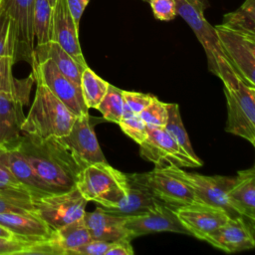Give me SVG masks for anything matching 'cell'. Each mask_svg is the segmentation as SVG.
Returning a JSON list of instances; mask_svg holds the SVG:
<instances>
[{"label": "cell", "mask_w": 255, "mask_h": 255, "mask_svg": "<svg viewBox=\"0 0 255 255\" xmlns=\"http://www.w3.org/2000/svg\"><path fill=\"white\" fill-rule=\"evenodd\" d=\"M109 83L99 77L88 66L81 75L80 87L83 100L88 109H97L103 97L105 96Z\"/></svg>", "instance_id": "obj_28"}, {"label": "cell", "mask_w": 255, "mask_h": 255, "mask_svg": "<svg viewBox=\"0 0 255 255\" xmlns=\"http://www.w3.org/2000/svg\"><path fill=\"white\" fill-rule=\"evenodd\" d=\"M142 176L153 195L174 208L197 199L193 189L184 180L162 167H154L148 172H143Z\"/></svg>", "instance_id": "obj_15"}, {"label": "cell", "mask_w": 255, "mask_h": 255, "mask_svg": "<svg viewBox=\"0 0 255 255\" xmlns=\"http://www.w3.org/2000/svg\"><path fill=\"white\" fill-rule=\"evenodd\" d=\"M15 61L13 57L5 55L0 56V92L12 94L27 105L29 103L30 92L35 83L32 73L28 78L17 79L13 75V65Z\"/></svg>", "instance_id": "obj_26"}, {"label": "cell", "mask_w": 255, "mask_h": 255, "mask_svg": "<svg viewBox=\"0 0 255 255\" xmlns=\"http://www.w3.org/2000/svg\"><path fill=\"white\" fill-rule=\"evenodd\" d=\"M146 137L139 144L140 156L155 167H199L200 163L188 156L162 127L146 126Z\"/></svg>", "instance_id": "obj_8"}, {"label": "cell", "mask_w": 255, "mask_h": 255, "mask_svg": "<svg viewBox=\"0 0 255 255\" xmlns=\"http://www.w3.org/2000/svg\"><path fill=\"white\" fill-rule=\"evenodd\" d=\"M148 3L157 20L169 21L177 15L174 0H149Z\"/></svg>", "instance_id": "obj_39"}, {"label": "cell", "mask_w": 255, "mask_h": 255, "mask_svg": "<svg viewBox=\"0 0 255 255\" xmlns=\"http://www.w3.org/2000/svg\"><path fill=\"white\" fill-rule=\"evenodd\" d=\"M0 159L19 181L31 189L33 197L50 193L33 171L15 140L0 143Z\"/></svg>", "instance_id": "obj_21"}, {"label": "cell", "mask_w": 255, "mask_h": 255, "mask_svg": "<svg viewBox=\"0 0 255 255\" xmlns=\"http://www.w3.org/2000/svg\"><path fill=\"white\" fill-rule=\"evenodd\" d=\"M83 219L90 231L92 239L106 242L119 240H132V237L125 227L126 217L111 214L101 206L92 212H86Z\"/></svg>", "instance_id": "obj_20"}, {"label": "cell", "mask_w": 255, "mask_h": 255, "mask_svg": "<svg viewBox=\"0 0 255 255\" xmlns=\"http://www.w3.org/2000/svg\"><path fill=\"white\" fill-rule=\"evenodd\" d=\"M53 6L49 0H35L33 12V29L36 45H43L51 41Z\"/></svg>", "instance_id": "obj_30"}, {"label": "cell", "mask_w": 255, "mask_h": 255, "mask_svg": "<svg viewBox=\"0 0 255 255\" xmlns=\"http://www.w3.org/2000/svg\"><path fill=\"white\" fill-rule=\"evenodd\" d=\"M123 91L109 84L107 92L97 108L106 121L119 124L122 120L124 109Z\"/></svg>", "instance_id": "obj_31"}, {"label": "cell", "mask_w": 255, "mask_h": 255, "mask_svg": "<svg viewBox=\"0 0 255 255\" xmlns=\"http://www.w3.org/2000/svg\"><path fill=\"white\" fill-rule=\"evenodd\" d=\"M35 0H2L3 10L10 16L15 32L14 61L32 65L34 52L33 12Z\"/></svg>", "instance_id": "obj_12"}, {"label": "cell", "mask_w": 255, "mask_h": 255, "mask_svg": "<svg viewBox=\"0 0 255 255\" xmlns=\"http://www.w3.org/2000/svg\"><path fill=\"white\" fill-rule=\"evenodd\" d=\"M229 207L240 216L255 222V167L239 170L227 191Z\"/></svg>", "instance_id": "obj_19"}, {"label": "cell", "mask_w": 255, "mask_h": 255, "mask_svg": "<svg viewBox=\"0 0 255 255\" xmlns=\"http://www.w3.org/2000/svg\"><path fill=\"white\" fill-rule=\"evenodd\" d=\"M15 32L13 21L10 16L0 9V56H11L14 59Z\"/></svg>", "instance_id": "obj_33"}, {"label": "cell", "mask_w": 255, "mask_h": 255, "mask_svg": "<svg viewBox=\"0 0 255 255\" xmlns=\"http://www.w3.org/2000/svg\"><path fill=\"white\" fill-rule=\"evenodd\" d=\"M33 210L32 197L0 190V213L29 212Z\"/></svg>", "instance_id": "obj_35"}, {"label": "cell", "mask_w": 255, "mask_h": 255, "mask_svg": "<svg viewBox=\"0 0 255 255\" xmlns=\"http://www.w3.org/2000/svg\"><path fill=\"white\" fill-rule=\"evenodd\" d=\"M118 125L128 136L132 138L138 144H140L146 137L147 127L139 116L123 118Z\"/></svg>", "instance_id": "obj_38"}, {"label": "cell", "mask_w": 255, "mask_h": 255, "mask_svg": "<svg viewBox=\"0 0 255 255\" xmlns=\"http://www.w3.org/2000/svg\"><path fill=\"white\" fill-rule=\"evenodd\" d=\"M31 67L34 80L44 84L75 116L89 114L80 85L62 74L51 59L34 60Z\"/></svg>", "instance_id": "obj_9"}, {"label": "cell", "mask_w": 255, "mask_h": 255, "mask_svg": "<svg viewBox=\"0 0 255 255\" xmlns=\"http://www.w3.org/2000/svg\"><path fill=\"white\" fill-rule=\"evenodd\" d=\"M1 7H2V0H0V9H1Z\"/></svg>", "instance_id": "obj_46"}, {"label": "cell", "mask_w": 255, "mask_h": 255, "mask_svg": "<svg viewBox=\"0 0 255 255\" xmlns=\"http://www.w3.org/2000/svg\"><path fill=\"white\" fill-rule=\"evenodd\" d=\"M49 2H50V4L53 6L54 4H55V2H56V0H49Z\"/></svg>", "instance_id": "obj_45"}, {"label": "cell", "mask_w": 255, "mask_h": 255, "mask_svg": "<svg viewBox=\"0 0 255 255\" xmlns=\"http://www.w3.org/2000/svg\"><path fill=\"white\" fill-rule=\"evenodd\" d=\"M162 168L184 180L193 189L197 199L221 206L231 217L238 216L229 207L227 202V191L231 187L234 177L224 175H203L185 171L181 167L174 165H167Z\"/></svg>", "instance_id": "obj_11"}, {"label": "cell", "mask_w": 255, "mask_h": 255, "mask_svg": "<svg viewBox=\"0 0 255 255\" xmlns=\"http://www.w3.org/2000/svg\"><path fill=\"white\" fill-rule=\"evenodd\" d=\"M33 210L52 230L83 218L88 201L77 187L65 192L45 193L32 198Z\"/></svg>", "instance_id": "obj_6"}, {"label": "cell", "mask_w": 255, "mask_h": 255, "mask_svg": "<svg viewBox=\"0 0 255 255\" xmlns=\"http://www.w3.org/2000/svg\"><path fill=\"white\" fill-rule=\"evenodd\" d=\"M127 183L128 188L124 198L115 206H101L105 211L122 217H129L142 214L159 201L145 184L142 173H127Z\"/></svg>", "instance_id": "obj_18"}, {"label": "cell", "mask_w": 255, "mask_h": 255, "mask_svg": "<svg viewBox=\"0 0 255 255\" xmlns=\"http://www.w3.org/2000/svg\"><path fill=\"white\" fill-rule=\"evenodd\" d=\"M76 187L87 201H94L102 207L115 206L126 195L127 173L108 162L89 164L79 172Z\"/></svg>", "instance_id": "obj_3"}, {"label": "cell", "mask_w": 255, "mask_h": 255, "mask_svg": "<svg viewBox=\"0 0 255 255\" xmlns=\"http://www.w3.org/2000/svg\"><path fill=\"white\" fill-rule=\"evenodd\" d=\"M57 255H70L72 251L92 240L83 218L75 220L57 230L49 238Z\"/></svg>", "instance_id": "obj_24"}, {"label": "cell", "mask_w": 255, "mask_h": 255, "mask_svg": "<svg viewBox=\"0 0 255 255\" xmlns=\"http://www.w3.org/2000/svg\"><path fill=\"white\" fill-rule=\"evenodd\" d=\"M43 240L28 241L22 238L0 237V255L14 254H42Z\"/></svg>", "instance_id": "obj_32"}, {"label": "cell", "mask_w": 255, "mask_h": 255, "mask_svg": "<svg viewBox=\"0 0 255 255\" xmlns=\"http://www.w3.org/2000/svg\"><path fill=\"white\" fill-rule=\"evenodd\" d=\"M138 116L146 126L164 128L168 116L166 105L153 96L151 102L140 112Z\"/></svg>", "instance_id": "obj_34"}, {"label": "cell", "mask_w": 255, "mask_h": 255, "mask_svg": "<svg viewBox=\"0 0 255 255\" xmlns=\"http://www.w3.org/2000/svg\"><path fill=\"white\" fill-rule=\"evenodd\" d=\"M133 249L129 240H119L112 242L111 247L105 255H132Z\"/></svg>", "instance_id": "obj_41"}, {"label": "cell", "mask_w": 255, "mask_h": 255, "mask_svg": "<svg viewBox=\"0 0 255 255\" xmlns=\"http://www.w3.org/2000/svg\"><path fill=\"white\" fill-rule=\"evenodd\" d=\"M27 104L20 98L0 92V143L14 141L20 137L21 126L24 122V106Z\"/></svg>", "instance_id": "obj_23"}, {"label": "cell", "mask_w": 255, "mask_h": 255, "mask_svg": "<svg viewBox=\"0 0 255 255\" xmlns=\"http://www.w3.org/2000/svg\"><path fill=\"white\" fill-rule=\"evenodd\" d=\"M204 241L227 253L252 249L255 246L254 222L240 215L230 217L222 226L208 234Z\"/></svg>", "instance_id": "obj_16"}, {"label": "cell", "mask_w": 255, "mask_h": 255, "mask_svg": "<svg viewBox=\"0 0 255 255\" xmlns=\"http://www.w3.org/2000/svg\"><path fill=\"white\" fill-rule=\"evenodd\" d=\"M15 141L50 193L65 192L76 187L78 174L84 166L59 138L21 134Z\"/></svg>", "instance_id": "obj_1"}, {"label": "cell", "mask_w": 255, "mask_h": 255, "mask_svg": "<svg viewBox=\"0 0 255 255\" xmlns=\"http://www.w3.org/2000/svg\"><path fill=\"white\" fill-rule=\"evenodd\" d=\"M0 190L19 194V195H27L33 198V192L29 187L19 181L14 174L10 171V169L3 163L0 159Z\"/></svg>", "instance_id": "obj_37"}, {"label": "cell", "mask_w": 255, "mask_h": 255, "mask_svg": "<svg viewBox=\"0 0 255 255\" xmlns=\"http://www.w3.org/2000/svg\"><path fill=\"white\" fill-rule=\"evenodd\" d=\"M123 96H124L123 118L138 116L140 112L151 102L153 98V96L151 95L137 93V92H129V91H123Z\"/></svg>", "instance_id": "obj_36"}, {"label": "cell", "mask_w": 255, "mask_h": 255, "mask_svg": "<svg viewBox=\"0 0 255 255\" xmlns=\"http://www.w3.org/2000/svg\"><path fill=\"white\" fill-rule=\"evenodd\" d=\"M195 6L205 10L208 7V1L207 0H190Z\"/></svg>", "instance_id": "obj_44"}, {"label": "cell", "mask_w": 255, "mask_h": 255, "mask_svg": "<svg viewBox=\"0 0 255 255\" xmlns=\"http://www.w3.org/2000/svg\"><path fill=\"white\" fill-rule=\"evenodd\" d=\"M89 2L90 0H67V4L70 9V12L74 18L75 23L78 26L80 24V20L82 18L84 10Z\"/></svg>", "instance_id": "obj_42"}, {"label": "cell", "mask_w": 255, "mask_h": 255, "mask_svg": "<svg viewBox=\"0 0 255 255\" xmlns=\"http://www.w3.org/2000/svg\"><path fill=\"white\" fill-rule=\"evenodd\" d=\"M84 167L98 162H108L97 139L89 114L76 117L69 132L59 137Z\"/></svg>", "instance_id": "obj_14"}, {"label": "cell", "mask_w": 255, "mask_h": 255, "mask_svg": "<svg viewBox=\"0 0 255 255\" xmlns=\"http://www.w3.org/2000/svg\"><path fill=\"white\" fill-rule=\"evenodd\" d=\"M175 212L188 234L200 240H204L231 217L221 206L199 199L176 207Z\"/></svg>", "instance_id": "obj_10"}, {"label": "cell", "mask_w": 255, "mask_h": 255, "mask_svg": "<svg viewBox=\"0 0 255 255\" xmlns=\"http://www.w3.org/2000/svg\"><path fill=\"white\" fill-rule=\"evenodd\" d=\"M125 227L132 239L156 232H174L189 235L178 219L175 208L160 200L142 214L126 217Z\"/></svg>", "instance_id": "obj_13"}, {"label": "cell", "mask_w": 255, "mask_h": 255, "mask_svg": "<svg viewBox=\"0 0 255 255\" xmlns=\"http://www.w3.org/2000/svg\"><path fill=\"white\" fill-rule=\"evenodd\" d=\"M176 13L189 25L197 40L202 45L208 64V70L221 81L236 74L227 60L219 42L215 28L204 18V10L190 0H174Z\"/></svg>", "instance_id": "obj_5"}, {"label": "cell", "mask_w": 255, "mask_h": 255, "mask_svg": "<svg viewBox=\"0 0 255 255\" xmlns=\"http://www.w3.org/2000/svg\"><path fill=\"white\" fill-rule=\"evenodd\" d=\"M51 59L58 70L70 80L80 85L81 75L86 67L78 64L61 46L54 41L43 45H36L33 52V61ZM33 63V62H32Z\"/></svg>", "instance_id": "obj_25"}, {"label": "cell", "mask_w": 255, "mask_h": 255, "mask_svg": "<svg viewBox=\"0 0 255 255\" xmlns=\"http://www.w3.org/2000/svg\"><path fill=\"white\" fill-rule=\"evenodd\" d=\"M51 41L61 46L78 64L88 66L79 41V26L74 21L67 0H56L53 5Z\"/></svg>", "instance_id": "obj_17"}, {"label": "cell", "mask_w": 255, "mask_h": 255, "mask_svg": "<svg viewBox=\"0 0 255 255\" xmlns=\"http://www.w3.org/2000/svg\"><path fill=\"white\" fill-rule=\"evenodd\" d=\"M214 28L236 74L249 86L255 87V36L231 30L222 24Z\"/></svg>", "instance_id": "obj_7"}, {"label": "cell", "mask_w": 255, "mask_h": 255, "mask_svg": "<svg viewBox=\"0 0 255 255\" xmlns=\"http://www.w3.org/2000/svg\"><path fill=\"white\" fill-rule=\"evenodd\" d=\"M167 109V121L164 126V129L168 132V134L176 141V143L180 146V148L192 159L196 162L203 164L202 160L195 154L192 145L190 143L188 134L183 126L181 116L179 113V107L174 103H165Z\"/></svg>", "instance_id": "obj_27"}, {"label": "cell", "mask_w": 255, "mask_h": 255, "mask_svg": "<svg viewBox=\"0 0 255 255\" xmlns=\"http://www.w3.org/2000/svg\"><path fill=\"white\" fill-rule=\"evenodd\" d=\"M143 1H146V2H148V1H149V0H143Z\"/></svg>", "instance_id": "obj_47"}, {"label": "cell", "mask_w": 255, "mask_h": 255, "mask_svg": "<svg viewBox=\"0 0 255 255\" xmlns=\"http://www.w3.org/2000/svg\"><path fill=\"white\" fill-rule=\"evenodd\" d=\"M112 242L92 239L76 250L72 251L70 255H105L111 247Z\"/></svg>", "instance_id": "obj_40"}, {"label": "cell", "mask_w": 255, "mask_h": 255, "mask_svg": "<svg viewBox=\"0 0 255 255\" xmlns=\"http://www.w3.org/2000/svg\"><path fill=\"white\" fill-rule=\"evenodd\" d=\"M222 82L227 103L225 130L255 145V87L237 74Z\"/></svg>", "instance_id": "obj_4"}, {"label": "cell", "mask_w": 255, "mask_h": 255, "mask_svg": "<svg viewBox=\"0 0 255 255\" xmlns=\"http://www.w3.org/2000/svg\"><path fill=\"white\" fill-rule=\"evenodd\" d=\"M0 224L17 237L28 241H41L51 237L53 230L34 211L0 213Z\"/></svg>", "instance_id": "obj_22"}, {"label": "cell", "mask_w": 255, "mask_h": 255, "mask_svg": "<svg viewBox=\"0 0 255 255\" xmlns=\"http://www.w3.org/2000/svg\"><path fill=\"white\" fill-rule=\"evenodd\" d=\"M0 237H4V238H16L17 236L10 231L8 228H6L5 226L0 224Z\"/></svg>", "instance_id": "obj_43"}, {"label": "cell", "mask_w": 255, "mask_h": 255, "mask_svg": "<svg viewBox=\"0 0 255 255\" xmlns=\"http://www.w3.org/2000/svg\"><path fill=\"white\" fill-rule=\"evenodd\" d=\"M36 91L21 126V133L40 138H59L72 128L75 116L44 84L35 81Z\"/></svg>", "instance_id": "obj_2"}, {"label": "cell", "mask_w": 255, "mask_h": 255, "mask_svg": "<svg viewBox=\"0 0 255 255\" xmlns=\"http://www.w3.org/2000/svg\"><path fill=\"white\" fill-rule=\"evenodd\" d=\"M223 26L255 36V0H245L235 11L224 15Z\"/></svg>", "instance_id": "obj_29"}]
</instances>
